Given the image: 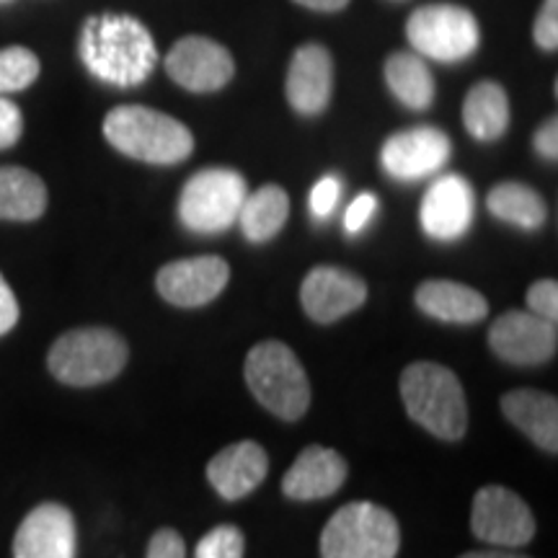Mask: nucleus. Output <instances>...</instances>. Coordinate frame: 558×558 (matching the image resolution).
<instances>
[{
	"instance_id": "nucleus-1",
	"label": "nucleus",
	"mask_w": 558,
	"mask_h": 558,
	"mask_svg": "<svg viewBox=\"0 0 558 558\" xmlns=\"http://www.w3.org/2000/svg\"><path fill=\"white\" fill-rule=\"evenodd\" d=\"M78 50L88 73L117 88L148 81L158 62V47L150 32L124 13L90 16L83 24Z\"/></svg>"
},
{
	"instance_id": "nucleus-2",
	"label": "nucleus",
	"mask_w": 558,
	"mask_h": 558,
	"mask_svg": "<svg viewBox=\"0 0 558 558\" xmlns=\"http://www.w3.org/2000/svg\"><path fill=\"white\" fill-rule=\"evenodd\" d=\"M401 401L429 435L456 442L469 429V401L460 378L437 362H414L401 373Z\"/></svg>"
},
{
	"instance_id": "nucleus-3",
	"label": "nucleus",
	"mask_w": 558,
	"mask_h": 558,
	"mask_svg": "<svg viewBox=\"0 0 558 558\" xmlns=\"http://www.w3.org/2000/svg\"><path fill=\"white\" fill-rule=\"evenodd\" d=\"M104 137L122 156L153 166L181 163L194 150V137L184 122L140 104L111 109L104 120Z\"/></svg>"
},
{
	"instance_id": "nucleus-4",
	"label": "nucleus",
	"mask_w": 558,
	"mask_h": 558,
	"mask_svg": "<svg viewBox=\"0 0 558 558\" xmlns=\"http://www.w3.org/2000/svg\"><path fill=\"white\" fill-rule=\"evenodd\" d=\"M248 390L269 414L284 422H298L311 407V383L298 354L277 339L259 341L248 352L246 367Z\"/></svg>"
},
{
	"instance_id": "nucleus-5",
	"label": "nucleus",
	"mask_w": 558,
	"mask_h": 558,
	"mask_svg": "<svg viewBox=\"0 0 558 558\" xmlns=\"http://www.w3.org/2000/svg\"><path fill=\"white\" fill-rule=\"evenodd\" d=\"M128 360L130 347L120 333L88 326L62 333L47 354V367L65 386L94 388L114 380L128 367Z\"/></svg>"
},
{
	"instance_id": "nucleus-6",
	"label": "nucleus",
	"mask_w": 558,
	"mask_h": 558,
	"mask_svg": "<svg viewBox=\"0 0 558 558\" xmlns=\"http://www.w3.org/2000/svg\"><path fill=\"white\" fill-rule=\"evenodd\" d=\"M320 558H396L401 527L393 512L375 501H349L320 533Z\"/></svg>"
},
{
	"instance_id": "nucleus-7",
	"label": "nucleus",
	"mask_w": 558,
	"mask_h": 558,
	"mask_svg": "<svg viewBox=\"0 0 558 558\" xmlns=\"http://www.w3.org/2000/svg\"><path fill=\"white\" fill-rule=\"evenodd\" d=\"M246 194V179L239 171L202 169L181 190L179 220L194 233H222L239 220Z\"/></svg>"
},
{
	"instance_id": "nucleus-8",
	"label": "nucleus",
	"mask_w": 558,
	"mask_h": 558,
	"mask_svg": "<svg viewBox=\"0 0 558 558\" xmlns=\"http://www.w3.org/2000/svg\"><path fill=\"white\" fill-rule=\"evenodd\" d=\"M407 37L418 58L458 62L476 52L481 29L471 11L452 3H432L411 13Z\"/></svg>"
},
{
	"instance_id": "nucleus-9",
	"label": "nucleus",
	"mask_w": 558,
	"mask_h": 558,
	"mask_svg": "<svg viewBox=\"0 0 558 558\" xmlns=\"http://www.w3.org/2000/svg\"><path fill=\"white\" fill-rule=\"evenodd\" d=\"M471 530L478 541L497 548L527 546L535 535V518L527 501L507 486H484L473 497Z\"/></svg>"
},
{
	"instance_id": "nucleus-10",
	"label": "nucleus",
	"mask_w": 558,
	"mask_h": 558,
	"mask_svg": "<svg viewBox=\"0 0 558 558\" xmlns=\"http://www.w3.org/2000/svg\"><path fill=\"white\" fill-rule=\"evenodd\" d=\"M488 347L509 365H543L556 354L558 331L554 320L530 311H507L488 329Z\"/></svg>"
},
{
	"instance_id": "nucleus-11",
	"label": "nucleus",
	"mask_w": 558,
	"mask_h": 558,
	"mask_svg": "<svg viewBox=\"0 0 558 558\" xmlns=\"http://www.w3.org/2000/svg\"><path fill=\"white\" fill-rule=\"evenodd\" d=\"M166 73L181 88L213 94L233 81L235 62L226 47L207 37H184L166 54Z\"/></svg>"
},
{
	"instance_id": "nucleus-12",
	"label": "nucleus",
	"mask_w": 558,
	"mask_h": 558,
	"mask_svg": "<svg viewBox=\"0 0 558 558\" xmlns=\"http://www.w3.org/2000/svg\"><path fill=\"white\" fill-rule=\"evenodd\" d=\"M230 282V267L220 256H194L158 269L156 288L177 308H202L220 298Z\"/></svg>"
},
{
	"instance_id": "nucleus-13",
	"label": "nucleus",
	"mask_w": 558,
	"mask_h": 558,
	"mask_svg": "<svg viewBox=\"0 0 558 558\" xmlns=\"http://www.w3.org/2000/svg\"><path fill=\"white\" fill-rule=\"evenodd\" d=\"M450 160V137L437 128H411L390 135L380 148V166L396 181L432 177Z\"/></svg>"
},
{
	"instance_id": "nucleus-14",
	"label": "nucleus",
	"mask_w": 558,
	"mask_h": 558,
	"mask_svg": "<svg viewBox=\"0 0 558 558\" xmlns=\"http://www.w3.org/2000/svg\"><path fill=\"white\" fill-rule=\"evenodd\" d=\"M367 300L365 279L339 267H316L300 284V303L316 324H333L362 308Z\"/></svg>"
},
{
	"instance_id": "nucleus-15",
	"label": "nucleus",
	"mask_w": 558,
	"mask_h": 558,
	"mask_svg": "<svg viewBox=\"0 0 558 558\" xmlns=\"http://www.w3.org/2000/svg\"><path fill=\"white\" fill-rule=\"evenodd\" d=\"M473 209H476L473 186L458 173H448V177L437 179L424 194L422 207H418V222L429 239L445 243L458 241L469 233Z\"/></svg>"
},
{
	"instance_id": "nucleus-16",
	"label": "nucleus",
	"mask_w": 558,
	"mask_h": 558,
	"mask_svg": "<svg viewBox=\"0 0 558 558\" xmlns=\"http://www.w3.org/2000/svg\"><path fill=\"white\" fill-rule=\"evenodd\" d=\"M75 518L58 501H45L26 514L13 538V558H75Z\"/></svg>"
},
{
	"instance_id": "nucleus-17",
	"label": "nucleus",
	"mask_w": 558,
	"mask_h": 558,
	"mask_svg": "<svg viewBox=\"0 0 558 558\" xmlns=\"http://www.w3.org/2000/svg\"><path fill=\"white\" fill-rule=\"evenodd\" d=\"M269 473V456L254 439L228 445L207 463V481L226 501L248 497L264 484Z\"/></svg>"
},
{
	"instance_id": "nucleus-18",
	"label": "nucleus",
	"mask_w": 558,
	"mask_h": 558,
	"mask_svg": "<svg viewBox=\"0 0 558 558\" xmlns=\"http://www.w3.org/2000/svg\"><path fill=\"white\" fill-rule=\"evenodd\" d=\"M290 107L303 117H316L326 111L333 94V60L326 47L305 45L292 54L288 70Z\"/></svg>"
},
{
	"instance_id": "nucleus-19",
	"label": "nucleus",
	"mask_w": 558,
	"mask_h": 558,
	"mask_svg": "<svg viewBox=\"0 0 558 558\" xmlns=\"http://www.w3.org/2000/svg\"><path fill=\"white\" fill-rule=\"evenodd\" d=\"M347 481V460L337 450L311 445L295 458L282 478L284 497L295 501H313L333 497Z\"/></svg>"
},
{
	"instance_id": "nucleus-20",
	"label": "nucleus",
	"mask_w": 558,
	"mask_h": 558,
	"mask_svg": "<svg viewBox=\"0 0 558 558\" xmlns=\"http://www.w3.org/2000/svg\"><path fill=\"white\" fill-rule=\"evenodd\" d=\"M501 414L541 450L558 452V401L556 396L533 388L509 390L499 401Z\"/></svg>"
},
{
	"instance_id": "nucleus-21",
	"label": "nucleus",
	"mask_w": 558,
	"mask_h": 558,
	"mask_svg": "<svg viewBox=\"0 0 558 558\" xmlns=\"http://www.w3.org/2000/svg\"><path fill=\"white\" fill-rule=\"evenodd\" d=\"M416 308L442 324H478L488 316V300L469 284L427 279L416 288Z\"/></svg>"
},
{
	"instance_id": "nucleus-22",
	"label": "nucleus",
	"mask_w": 558,
	"mask_h": 558,
	"mask_svg": "<svg viewBox=\"0 0 558 558\" xmlns=\"http://www.w3.org/2000/svg\"><path fill=\"white\" fill-rule=\"evenodd\" d=\"M463 124L481 143L499 140L509 128L507 90L494 81L476 83L463 101Z\"/></svg>"
},
{
	"instance_id": "nucleus-23",
	"label": "nucleus",
	"mask_w": 558,
	"mask_h": 558,
	"mask_svg": "<svg viewBox=\"0 0 558 558\" xmlns=\"http://www.w3.org/2000/svg\"><path fill=\"white\" fill-rule=\"evenodd\" d=\"M47 186L37 173L21 166L0 169V220L32 222L45 215Z\"/></svg>"
},
{
	"instance_id": "nucleus-24",
	"label": "nucleus",
	"mask_w": 558,
	"mask_h": 558,
	"mask_svg": "<svg viewBox=\"0 0 558 558\" xmlns=\"http://www.w3.org/2000/svg\"><path fill=\"white\" fill-rule=\"evenodd\" d=\"M290 215V197L282 186L267 184L246 194L239 213V226L251 243H267L284 228Z\"/></svg>"
},
{
	"instance_id": "nucleus-25",
	"label": "nucleus",
	"mask_w": 558,
	"mask_h": 558,
	"mask_svg": "<svg viewBox=\"0 0 558 558\" xmlns=\"http://www.w3.org/2000/svg\"><path fill=\"white\" fill-rule=\"evenodd\" d=\"M386 83L403 107L422 111L435 101V78L418 54L396 52L386 60Z\"/></svg>"
},
{
	"instance_id": "nucleus-26",
	"label": "nucleus",
	"mask_w": 558,
	"mask_h": 558,
	"mask_svg": "<svg viewBox=\"0 0 558 558\" xmlns=\"http://www.w3.org/2000/svg\"><path fill=\"white\" fill-rule=\"evenodd\" d=\"M486 207L497 220L522 230H538L548 218L546 202L541 194L518 181H505V184L494 186L486 197Z\"/></svg>"
},
{
	"instance_id": "nucleus-27",
	"label": "nucleus",
	"mask_w": 558,
	"mask_h": 558,
	"mask_svg": "<svg viewBox=\"0 0 558 558\" xmlns=\"http://www.w3.org/2000/svg\"><path fill=\"white\" fill-rule=\"evenodd\" d=\"M39 78V58L26 47L0 50V96L29 88Z\"/></svg>"
},
{
	"instance_id": "nucleus-28",
	"label": "nucleus",
	"mask_w": 558,
	"mask_h": 558,
	"mask_svg": "<svg viewBox=\"0 0 558 558\" xmlns=\"http://www.w3.org/2000/svg\"><path fill=\"white\" fill-rule=\"evenodd\" d=\"M246 538L235 525H218L213 527L197 543L194 558H243Z\"/></svg>"
},
{
	"instance_id": "nucleus-29",
	"label": "nucleus",
	"mask_w": 558,
	"mask_h": 558,
	"mask_svg": "<svg viewBox=\"0 0 558 558\" xmlns=\"http://www.w3.org/2000/svg\"><path fill=\"white\" fill-rule=\"evenodd\" d=\"M527 311L546 320H558V282L556 279H538L527 290Z\"/></svg>"
},
{
	"instance_id": "nucleus-30",
	"label": "nucleus",
	"mask_w": 558,
	"mask_h": 558,
	"mask_svg": "<svg viewBox=\"0 0 558 558\" xmlns=\"http://www.w3.org/2000/svg\"><path fill=\"white\" fill-rule=\"evenodd\" d=\"M339 197H341V179L339 177L329 173V177L316 181V186H313V192H311L313 218H316V220L329 218V215L339 205Z\"/></svg>"
},
{
	"instance_id": "nucleus-31",
	"label": "nucleus",
	"mask_w": 558,
	"mask_h": 558,
	"mask_svg": "<svg viewBox=\"0 0 558 558\" xmlns=\"http://www.w3.org/2000/svg\"><path fill=\"white\" fill-rule=\"evenodd\" d=\"M533 37L541 50L554 52L558 47V0H543V9L535 19Z\"/></svg>"
},
{
	"instance_id": "nucleus-32",
	"label": "nucleus",
	"mask_w": 558,
	"mask_h": 558,
	"mask_svg": "<svg viewBox=\"0 0 558 558\" xmlns=\"http://www.w3.org/2000/svg\"><path fill=\"white\" fill-rule=\"evenodd\" d=\"M21 132H24L21 109L13 101L5 99V96H0V150L13 148L21 140Z\"/></svg>"
},
{
	"instance_id": "nucleus-33",
	"label": "nucleus",
	"mask_w": 558,
	"mask_h": 558,
	"mask_svg": "<svg viewBox=\"0 0 558 558\" xmlns=\"http://www.w3.org/2000/svg\"><path fill=\"white\" fill-rule=\"evenodd\" d=\"M378 213V197L369 192H362L357 199L352 202V205L347 207V215H344V228L347 233H360V230L367 228V222L373 220V215Z\"/></svg>"
},
{
	"instance_id": "nucleus-34",
	"label": "nucleus",
	"mask_w": 558,
	"mask_h": 558,
	"mask_svg": "<svg viewBox=\"0 0 558 558\" xmlns=\"http://www.w3.org/2000/svg\"><path fill=\"white\" fill-rule=\"evenodd\" d=\"M145 558H186V543L177 530L163 527L153 533L148 543V556Z\"/></svg>"
},
{
	"instance_id": "nucleus-35",
	"label": "nucleus",
	"mask_w": 558,
	"mask_h": 558,
	"mask_svg": "<svg viewBox=\"0 0 558 558\" xmlns=\"http://www.w3.org/2000/svg\"><path fill=\"white\" fill-rule=\"evenodd\" d=\"M19 320V303L13 290L9 288L3 275H0V337H5Z\"/></svg>"
},
{
	"instance_id": "nucleus-36",
	"label": "nucleus",
	"mask_w": 558,
	"mask_h": 558,
	"mask_svg": "<svg viewBox=\"0 0 558 558\" xmlns=\"http://www.w3.org/2000/svg\"><path fill=\"white\" fill-rule=\"evenodd\" d=\"M535 150H538L546 160L558 158V124H556V120H548L546 124H541V130L535 132Z\"/></svg>"
},
{
	"instance_id": "nucleus-37",
	"label": "nucleus",
	"mask_w": 558,
	"mask_h": 558,
	"mask_svg": "<svg viewBox=\"0 0 558 558\" xmlns=\"http://www.w3.org/2000/svg\"><path fill=\"white\" fill-rule=\"evenodd\" d=\"M295 3L305 5V9H313V11L333 13V11H341V9H347V3H349V0H295Z\"/></svg>"
},
{
	"instance_id": "nucleus-38",
	"label": "nucleus",
	"mask_w": 558,
	"mask_h": 558,
	"mask_svg": "<svg viewBox=\"0 0 558 558\" xmlns=\"http://www.w3.org/2000/svg\"><path fill=\"white\" fill-rule=\"evenodd\" d=\"M460 558H530V556L512 554V550H471V554H463Z\"/></svg>"
}]
</instances>
